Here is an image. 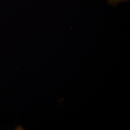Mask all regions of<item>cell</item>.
Here are the masks:
<instances>
[{"label": "cell", "mask_w": 130, "mask_h": 130, "mask_svg": "<svg viewBox=\"0 0 130 130\" xmlns=\"http://www.w3.org/2000/svg\"><path fill=\"white\" fill-rule=\"evenodd\" d=\"M129 0H107L109 5L112 6H116L120 3L129 1Z\"/></svg>", "instance_id": "obj_1"}]
</instances>
